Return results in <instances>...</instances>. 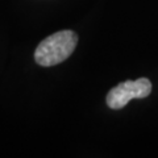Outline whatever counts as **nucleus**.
<instances>
[{
  "instance_id": "f257e3e1",
  "label": "nucleus",
  "mask_w": 158,
  "mask_h": 158,
  "mask_svg": "<svg viewBox=\"0 0 158 158\" xmlns=\"http://www.w3.org/2000/svg\"><path fill=\"white\" fill-rule=\"evenodd\" d=\"M78 36L73 31H61L46 37L38 44L34 59L40 66L50 67L66 61L75 50Z\"/></svg>"
},
{
  "instance_id": "f03ea898",
  "label": "nucleus",
  "mask_w": 158,
  "mask_h": 158,
  "mask_svg": "<svg viewBox=\"0 0 158 158\" xmlns=\"http://www.w3.org/2000/svg\"><path fill=\"white\" fill-rule=\"evenodd\" d=\"M152 92V83L148 78L137 81H125L113 87L107 95V106L112 110H120L125 107L135 98H146Z\"/></svg>"
}]
</instances>
